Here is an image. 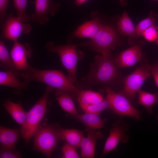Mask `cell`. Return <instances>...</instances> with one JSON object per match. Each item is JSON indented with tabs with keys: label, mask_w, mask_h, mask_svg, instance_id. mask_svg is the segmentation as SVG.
<instances>
[{
	"label": "cell",
	"mask_w": 158,
	"mask_h": 158,
	"mask_svg": "<svg viewBox=\"0 0 158 158\" xmlns=\"http://www.w3.org/2000/svg\"><path fill=\"white\" fill-rule=\"evenodd\" d=\"M119 69L110 52L97 55L90 65L88 74L81 79L80 88L82 90L98 85L111 88L115 87L121 80Z\"/></svg>",
	"instance_id": "cell-1"
},
{
	"label": "cell",
	"mask_w": 158,
	"mask_h": 158,
	"mask_svg": "<svg viewBox=\"0 0 158 158\" xmlns=\"http://www.w3.org/2000/svg\"><path fill=\"white\" fill-rule=\"evenodd\" d=\"M21 77L27 85L30 82L36 81L45 84L54 90L68 91L75 99L80 90L67 76L58 70H40L30 66L27 70L22 71Z\"/></svg>",
	"instance_id": "cell-2"
},
{
	"label": "cell",
	"mask_w": 158,
	"mask_h": 158,
	"mask_svg": "<svg viewBox=\"0 0 158 158\" xmlns=\"http://www.w3.org/2000/svg\"><path fill=\"white\" fill-rule=\"evenodd\" d=\"M54 90L47 86L42 96L27 112L25 121L20 129L21 136L25 146L28 145L46 115L47 111V104L49 94Z\"/></svg>",
	"instance_id": "cell-3"
},
{
	"label": "cell",
	"mask_w": 158,
	"mask_h": 158,
	"mask_svg": "<svg viewBox=\"0 0 158 158\" xmlns=\"http://www.w3.org/2000/svg\"><path fill=\"white\" fill-rule=\"evenodd\" d=\"M87 43L86 42L75 44L55 45L52 42L49 41L45 46L47 50L59 55L62 63L67 71L68 78L79 88L76 76L77 63L79 59V53L77 51L76 48L79 46H87Z\"/></svg>",
	"instance_id": "cell-4"
},
{
	"label": "cell",
	"mask_w": 158,
	"mask_h": 158,
	"mask_svg": "<svg viewBox=\"0 0 158 158\" xmlns=\"http://www.w3.org/2000/svg\"><path fill=\"white\" fill-rule=\"evenodd\" d=\"M57 124L44 123L40 125L33 136L32 149L51 157L59 141L62 140Z\"/></svg>",
	"instance_id": "cell-5"
},
{
	"label": "cell",
	"mask_w": 158,
	"mask_h": 158,
	"mask_svg": "<svg viewBox=\"0 0 158 158\" xmlns=\"http://www.w3.org/2000/svg\"><path fill=\"white\" fill-rule=\"evenodd\" d=\"M151 66L145 63L141 64L122 81L123 87L120 92L131 102L145 81L151 75Z\"/></svg>",
	"instance_id": "cell-6"
},
{
	"label": "cell",
	"mask_w": 158,
	"mask_h": 158,
	"mask_svg": "<svg viewBox=\"0 0 158 158\" xmlns=\"http://www.w3.org/2000/svg\"><path fill=\"white\" fill-rule=\"evenodd\" d=\"M103 87L110 109L114 113L120 116H128L141 120L140 111L126 97L110 87L104 86Z\"/></svg>",
	"instance_id": "cell-7"
},
{
	"label": "cell",
	"mask_w": 158,
	"mask_h": 158,
	"mask_svg": "<svg viewBox=\"0 0 158 158\" xmlns=\"http://www.w3.org/2000/svg\"><path fill=\"white\" fill-rule=\"evenodd\" d=\"M87 43V46L92 50L101 54H105L115 49L119 44V40L114 28L102 25L95 36Z\"/></svg>",
	"instance_id": "cell-8"
},
{
	"label": "cell",
	"mask_w": 158,
	"mask_h": 158,
	"mask_svg": "<svg viewBox=\"0 0 158 158\" xmlns=\"http://www.w3.org/2000/svg\"><path fill=\"white\" fill-rule=\"evenodd\" d=\"M32 28L30 24L23 23L19 17L14 16L12 13L8 16L3 25L1 37L14 42L17 41L21 34L29 33Z\"/></svg>",
	"instance_id": "cell-9"
},
{
	"label": "cell",
	"mask_w": 158,
	"mask_h": 158,
	"mask_svg": "<svg viewBox=\"0 0 158 158\" xmlns=\"http://www.w3.org/2000/svg\"><path fill=\"white\" fill-rule=\"evenodd\" d=\"M129 126L126 122L118 120L114 123L109 130V134L102 152L103 156L116 149L120 142L125 143L129 140L127 132Z\"/></svg>",
	"instance_id": "cell-10"
},
{
	"label": "cell",
	"mask_w": 158,
	"mask_h": 158,
	"mask_svg": "<svg viewBox=\"0 0 158 158\" xmlns=\"http://www.w3.org/2000/svg\"><path fill=\"white\" fill-rule=\"evenodd\" d=\"M35 11L30 16L32 21L41 25L48 23L49 15H54L58 11L59 5L51 0H35Z\"/></svg>",
	"instance_id": "cell-11"
},
{
	"label": "cell",
	"mask_w": 158,
	"mask_h": 158,
	"mask_svg": "<svg viewBox=\"0 0 158 158\" xmlns=\"http://www.w3.org/2000/svg\"><path fill=\"white\" fill-rule=\"evenodd\" d=\"M142 41L121 52L114 58L116 64L120 69L133 66L140 62L143 53Z\"/></svg>",
	"instance_id": "cell-12"
},
{
	"label": "cell",
	"mask_w": 158,
	"mask_h": 158,
	"mask_svg": "<svg viewBox=\"0 0 158 158\" xmlns=\"http://www.w3.org/2000/svg\"><path fill=\"white\" fill-rule=\"evenodd\" d=\"M32 49L29 44H22L18 41L14 42L10 51L11 59L16 68L21 71L27 70L29 66L27 59L31 56Z\"/></svg>",
	"instance_id": "cell-13"
},
{
	"label": "cell",
	"mask_w": 158,
	"mask_h": 158,
	"mask_svg": "<svg viewBox=\"0 0 158 158\" xmlns=\"http://www.w3.org/2000/svg\"><path fill=\"white\" fill-rule=\"evenodd\" d=\"M97 130H87V136L84 137L81 143V155L83 158H93L95 153V144L97 141L102 139V133Z\"/></svg>",
	"instance_id": "cell-14"
},
{
	"label": "cell",
	"mask_w": 158,
	"mask_h": 158,
	"mask_svg": "<svg viewBox=\"0 0 158 158\" xmlns=\"http://www.w3.org/2000/svg\"><path fill=\"white\" fill-rule=\"evenodd\" d=\"M20 135V130L0 126V149L16 150V145Z\"/></svg>",
	"instance_id": "cell-15"
},
{
	"label": "cell",
	"mask_w": 158,
	"mask_h": 158,
	"mask_svg": "<svg viewBox=\"0 0 158 158\" xmlns=\"http://www.w3.org/2000/svg\"><path fill=\"white\" fill-rule=\"evenodd\" d=\"M102 25L98 18H95L85 22L78 28L74 32V36L78 38H87L92 39Z\"/></svg>",
	"instance_id": "cell-16"
},
{
	"label": "cell",
	"mask_w": 158,
	"mask_h": 158,
	"mask_svg": "<svg viewBox=\"0 0 158 158\" xmlns=\"http://www.w3.org/2000/svg\"><path fill=\"white\" fill-rule=\"evenodd\" d=\"M117 28L121 34L128 37L129 43L133 44L137 39L135 26L126 11L123 13L117 25Z\"/></svg>",
	"instance_id": "cell-17"
},
{
	"label": "cell",
	"mask_w": 158,
	"mask_h": 158,
	"mask_svg": "<svg viewBox=\"0 0 158 158\" xmlns=\"http://www.w3.org/2000/svg\"><path fill=\"white\" fill-rule=\"evenodd\" d=\"M0 85L11 87L16 94L21 93L28 85L24 81L20 80L13 72L9 71L0 72Z\"/></svg>",
	"instance_id": "cell-18"
},
{
	"label": "cell",
	"mask_w": 158,
	"mask_h": 158,
	"mask_svg": "<svg viewBox=\"0 0 158 158\" xmlns=\"http://www.w3.org/2000/svg\"><path fill=\"white\" fill-rule=\"evenodd\" d=\"M99 115L85 112L84 114L73 116L75 119L86 127V130H97L104 128V124L107 121V118L102 119Z\"/></svg>",
	"instance_id": "cell-19"
},
{
	"label": "cell",
	"mask_w": 158,
	"mask_h": 158,
	"mask_svg": "<svg viewBox=\"0 0 158 158\" xmlns=\"http://www.w3.org/2000/svg\"><path fill=\"white\" fill-rule=\"evenodd\" d=\"M55 95L56 96V99L63 110L73 115L78 114L72 96L69 92L56 89Z\"/></svg>",
	"instance_id": "cell-20"
},
{
	"label": "cell",
	"mask_w": 158,
	"mask_h": 158,
	"mask_svg": "<svg viewBox=\"0 0 158 158\" xmlns=\"http://www.w3.org/2000/svg\"><path fill=\"white\" fill-rule=\"evenodd\" d=\"M104 98L100 93L90 90H80L77 97L82 109L90 105L102 102Z\"/></svg>",
	"instance_id": "cell-21"
},
{
	"label": "cell",
	"mask_w": 158,
	"mask_h": 158,
	"mask_svg": "<svg viewBox=\"0 0 158 158\" xmlns=\"http://www.w3.org/2000/svg\"><path fill=\"white\" fill-rule=\"evenodd\" d=\"M4 107L16 122L21 126L23 124L27 112L24 110L20 103H15L8 99L4 102Z\"/></svg>",
	"instance_id": "cell-22"
},
{
	"label": "cell",
	"mask_w": 158,
	"mask_h": 158,
	"mask_svg": "<svg viewBox=\"0 0 158 158\" xmlns=\"http://www.w3.org/2000/svg\"><path fill=\"white\" fill-rule=\"evenodd\" d=\"M58 129L62 140L75 147H80L84 137L83 131L75 129L63 128L59 126Z\"/></svg>",
	"instance_id": "cell-23"
},
{
	"label": "cell",
	"mask_w": 158,
	"mask_h": 158,
	"mask_svg": "<svg viewBox=\"0 0 158 158\" xmlns=\"http://www.w3.org/2000/svg\"><path fill=\"white\" fill-rule=\"evenodd\" d=\"M0 62L1 67L11 71L18 77H21L22 71L16 68L4 42L1 40L0 41Z\"/></svg>",
	"instance_id": "cell-24"
},
{
	"label": "cell",
	"mask_w": 158,
	"mask_h": 158,
	"mask_svg": "<svg viewBox=\"0 0 158 158\" xmlns=\"http://www.w3.org/2000/svg\"><path fill=\"white\" fill-rule=\"evenodd\" d=\"M138 93V103L143 106L149 114H152L153 107L158 104V92L152 93L140 90Z\"/></svg>",
	"instance_id": "cell-25"
},
{
	"label": "cell",
	"mask_w": 158,
	"mask_h": 158,
	"mask_svg": "<svg viewBox=\"0 0 158 158\" xmlns=\"http://www.w3.org/2000/svg\"><path fill=\"white\" fill-rule=\"evenodd\" d=\"M158 20V14L151 11L148 16L140 21L135 26L137 39L142 36L143 32L148 28L157 25Z\"/></svg>",
	"instance_id": "cell-26"
},
{
	"label": "cell",
	"mask_w": 158,
	"mask_h": 158,
	"mask_svg": "<svg viewBox=\"0 0 158 158\" xmlns=\"http://www.w3.org/2000/svg\"><path fill=\"white\" fill-rule=\"evenodd\" d=\"M28 0H13V6L16 9L17 16L23 22H27L30 20V17L26 12Z\"/></svg>",
	"instance_id": "cell-27"
},
{
	"label": "cell",
	"mask_w": 158,
	"mask_h": 158,
	"mask_svg": "<svg viewBox=\"0 0 158 158\" xmlns=\"http://www.w3.org/2000/svg\"><path fill=\"white\" fill-rule=\"evenodd\" d=\"M110 109L109 102L106 97L101 102L88 106L82 109L85 113L99 115L104 110Z\"/></svg>",
	"instance_id": "cell-28"
},
{
	"label": "cell",
	"mask_w": 158,
	"mask_h": 158,
	"mask_svg": "<svg viewBox=\"0 0 158 158\" xmlns=\"http://www.w3.org/2000/svg\"><path fill=\"white\" fill-rule=\"evenodd\" d=\"M147 41H155L158 37V27L157 25L151 26L144 30L142 34Z\"/></svg>",
	"instance_id": "cell-29"
},
{
	"label": "cell",
	"mask_w": 158,
	"mask_h": 158,
	"mask_svg": "<svg viewBox=\"0 0 158 158\" xmlns=\"http://www.w3.org/2000/svg\"><path fill=\"white\" fill-rule=\"evenodd\" d=\"M75 147L66 142L61 148L63 158H79L80 157L75 149Z\"/></svg>",
	"instance_id": "cell-30"
},
{
	"label": "cell",
	"mask_w": 158,
	"mask_h": 158,
	"mask_svg": "<svg viewBox=\"0 0 158 158\" xmlns=\"http://www.w3.org/2000/svg\"><path fill=\"white\" fill-rule=\"evenodd\" d=\"M23 157L21 152L16 150L0 149V158H21Z\"/></svg>",
	"instance_id": "cell-31"
},
{
	"label": "cell",
	"mask_w": 158,
	"mask_h": 158,
	"mask_svg": "<svg viewBox=\"0 0 158 158\" xmlns=\"http://www.w3.org/2000/svg\"><path fill=\"white\" fill-rule=\"evenodd\" d=\"M9 0H0V20L2 21L6 15V10Z\"/></svg>",
	"instance_id": "cell-32"
},
{
	"label": "cell",
	"mask_w": 158,
	"mask_h": 158,
	"mask_svg": "<svg viewBox=\"0 0 158 158\" xmlns=\"http://www.w3.org/2000/svg\"><path fill=\"white\" fill-rule=\"evenodd\" d=\"M150 73L153 78L156 85L158 88V68L157 65L151 66Z\"/></svg>",
	"instance_id": "cell-33"
},
{
	"label": "cell",
	"mask_w": 158,
	"mask_h": 158,
	"mask_svg": "<svg viewBox=\"0 0 158 158\" xmlns=\"http://www.w3.org/2000/svg\"><path fill=\"white\" fill-rule=\"evenodd\" d=\"M88 0H75V3L77 5H81Z\"/></svg>",
	"instance_id": "cell-34"
},
{
	"label": "cell",
	"mask_w": 158,
	"mask_h": 158,
	"mask_svg": "<svg viewBox=\"0 0 158 158\" xmlns=\"http://www.w3.org/2000/svg\"><path fill=\"white\" fill-rule=\"evenodd\" d=\"M122 6H126L127 4V0H119Z\"/></svg>",
	"instance_id": "cell-35"
},
{
	"label": "cell",
	"mask_w": 158,
	"mask_h": 158,
	"mask_svg": "<svg viewBox=\"0 0 158 158\" xmlns=\"http://www.w3.org/2000/svg\"><path fill=\"white\" fill-rule=\"evenodd\" d=\"M152 0V1L154 0V1H158V0Z\"/></svg>",
	"instance_id": "cell-36"
},
{
	"label": "cell",
	"mask_w": 158,
	"mask_h": 158,
	"mask_svg": "<svg viewBox=\"0 0 158 158\" xmlns=\"http://www.w3.org/2000/svg\"><path fill=\"white\" fill-rule=\"evenodd\" d=\"M157 120H158V116L157 117Z\"/></svg>",
	"instance_id": "cell-37"
},
{
	"label": "cell",
	"mask_w": 158,
	"mask_h": 158,
	"mask_svg": "<svg viewBox=\"0 0 158 158\" xmlns=\"http://www.w3.org/2000/svg\"><path fill=\"white\" fill-rule=\"evenodd\" d=\"M157 67H158V65H157Z\"/></svg>",
	"instance_id": "cell-38"
}]
</instances>
